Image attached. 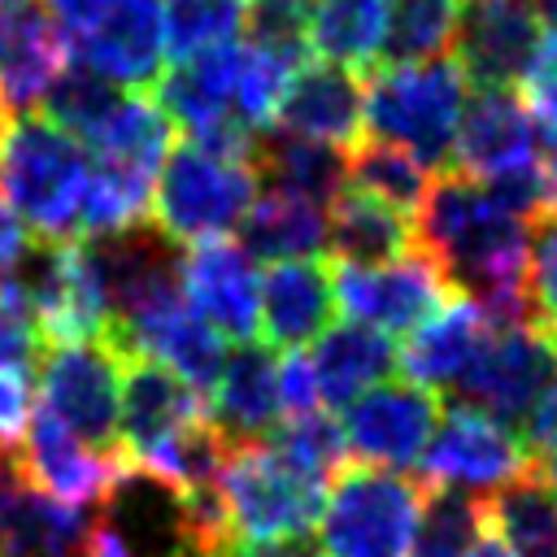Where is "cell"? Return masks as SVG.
I'll use <instances>...</instances> for the list:
<instances>
[{"instance_id": "6da1fadb", "label": "cell", "mask_w": 557, "mask_h": 557, "mask_svg": "<svg viewBox=\"0 0 557 557\" xmlns=\"http://www.w3.org/2000/svg\"><path fill=\"white\" fill-rule=\"evenodd\" d=\"M527 222L483 178L444 170L413 209V248L435 261L453 296L483 305L496 326H513L531 322L522 296Z\"/></svg>"}, {"instance_id": "7a4b0ae2", "label": "cell", "mask_w": 557, "mask_h": 557, "mask_svg": "<svg viewBox=\"0 0 557 557\" xmlns=\"http://www.w3.org/2000/svg\"><path fill=\"white\" fill-rule=\"evenodd\" d=\"M470 83L453 57L374 65L366 78V135L405 148L431 174L453 170L457 122Z\"/></svg>"}, {"instance_id": "3957f363", "label": "cell", "mask_w": 557, "mask_h": 557, "mask_svg": "<svg viewBox=\"0 0 557 557\" xmlns=\"http://www.w3.org/2000/svg\"><path fill=\"white\" fill-rule=\"evenodd\" d=\"M91 152L61 131L48 113L4 117L0 135V191L30 235L65 239L78 222V200L87 187Z\"/></svg>"}, {"instance_id": "277c9868", "label": "cell", "mask_w": 557, "mask_h": 557, "mask_svg": "<svg viewBox=\"0 0 557 557\" xmlns=\"http://www.w3.org/2000/svg\"><path fill=\"white\" fill-rule=\"evenodd\" d=\"M426 483L409 470L339 466L318 513L322 557H409Z\"/></svg>"}, {"instance_id": "5b68a950", "label": "cell", "mask_w": 557, "mask_h": 557, "mask_svg": "<svg viewBox=\"0 0 557 557\" xmlns=\"http://www.w3.org/2000/svg\"><path fill=\"white\" fill-rule=\"evenodd\" d=\"M261 196V174L252 161L218 157L196 139L165 152L157 187H152V226H161L174 244L222 239Z\"/></svg>"}, {"instance_id": "8992f818", "label": "cell", "mask_w": 557, "mask_h": 557, "mask_svg": "<svg viewBox=\"0 0 557 557\" xmlns=\"http://www.w3.org/2000/svg\"><path fill=\"white\" fill-rule=\"evenodd\" d=\"M218 500L231 535H305L322 513L326 483L300 470L274 440H261L226 448V461L218 470Z\"/></svg>"}, {"instance_id": "52a82bcc", "label": "cell", "mask_w": 557, "mask_h": 557, "mask_svg": "<svg viewBox=\"0 0 557 557\" xmlns=\"http://www.w3.org/2000/svg\"><path fill=\"white\" fill-rule=\"evenodd\" d=\"M122 374L126 357L104 339H61L39 366V409L96 453L122 457Z\"/></svg>"}, {"instance_id": "ba28073f", "label": "cell", "mask_w": 557, "mask_h": 557, "mask_svg": "<svg viewBox=\"0 0 557 557\" xmlns=\"http://www.w3.org/2000/svg\"><path fill=\"white\" fill-rule=\"evenodd\" d=\"M527 466H531V453H527L518 426L492 418L479 405L453 400L440 413V426L422 453L418 479L426 487H457L470 496H487Z\"/></svg>"}, {"instance_id": "9c48e42d", "label": "cell", "mask_w": 557, "mask_h": 557, "mask_svg": "<svg viewBox=\"0 0 557 557\" xmlns=\"http://www.w3.org/2000/svg\"><path fill=\"white\" fill-rule=\"evenodd\" d=\"M553 383H557V339L535 322H513V326H492L483 352L453 387V400L479 405L492 418L522 426V418Z\"/></svg>"}, {"instance_id": "30bf717a", "label": "cell", "mask_w": 557, "mask_h": 557, "mask_svg": "<svg viewBox=\"0 0 557 557\" xmlns=\"http://www.w3.org/2000/svg\"><path fill=\"white\" fill-rule=\"evenodd\" d=\"M440 396L413 379H383L344 405V444L357 461L383 470H413L440 426Z\"/></svg>"}, {"instance_id": "8fae6325", "label": "cell", "mask_w": 557, "mask_h": 557, "mask_svg": "<svg viewBox=\"0 0 557 557\" xmlns=\"http://www.w3.org/2000/svg\"><path fill=\"white\" fill-rule=\"evenodd\" d=\"M335 296H339V309L348 313V322H366L396 339V335H409L413 326H422L435 309H444L453 300V287L435 270V261L413 248V252H405L396 261H379V265H339Z\"/></svg>"}, {"instance_id": "7c38bea8", "label": "cell", "mask_w": 557, "mask_h": 557, "mask_svg": "<svg viewBox=\"0 0 557 557\" xmlns=\"http://www.w3.org/2000/svg\"><path fill=\"white\" fill-rule=\"evenodd\" d=\"M544 39L535 0H466L457 26V65L470 87H518Z\"/></svg>"}, {"instance_id": "4fadbf2b", "label": "cell", "mask_w": 557, "mask_h": 557, "mask_svg": "<svg viewBox=\"0 0 557 557\" xmlns=\"http://www.w3.org/2000/svg\"><path fill=\"white\" fill-rule=\"evenodd\" d=\"M96 509H74L35 487L17 448H0V557H83Z\"/></svg>"}, {"instance_id": "5bb4252c", "label": "cell", "mask_w": 557, "mask_h": 557, "mask_svg": "<svg viewBox=\"0 0 557 557\" xmlns=\"http://www.w3.org/2000/svg\"><path fill=\"white\" fill-rule=\"evenodd\" d=\"M540 161V126L522 100L518 87H470L457 144H453V170L474 178H496L509 170H527Z\"/></svg>"}, {"instance_id": "9a60e30c", "label": "cell", "mask_w": 557, "mask_h": 557, "mask_svg": "<svg viewBox=\"0 0 557 557\" xmlns=\"http://www.w3.org/2000/svg\"><path fill=\"white\" fill-rule=\"evenodd\" d=\"M183 300L226 339L244 344L261 326V274L244 244L200 239L183 252L178 265Z\"/></svg>"}, {"instance_id": "2e32d148", "label": "cell", "mask_w": 557, "mask_h": 557, "mask_svg": "<svg viewBox=\"0 0 557 557\" xmlns=\"http://www.w3.org/2000/svg\"><path fill=\"white\" fill-rule=\"evenodd\" d=\"M278 348L274 344H257L244 339L226 352L205 413L213 422V431L226 440V448L235 444H261L278 431L283 422V392H278Z\"/></svg>"}, {"instance_id": "e0dca14e", "label": "cell", "mask_w": 557, "mask_h": 557, "mask_svg": "<svg viewBox=\"0 0 557 557\" xmlns=\"http://www.w3.org/2000/svg\"><path fill=\"white\" fill-rule=\"evenodd\" d=\"M274 122L292 135L352 148L366 135V78L339 61H300L283 87Z\"/></svg>"}, {"instance_id": "ac0fdd59", "label": "cell", "mask_w": 557, "mask_h": 557, "mask_svg": "<svg viewBox=\"0 0 557 557\" xmlns=\"http://www.w3.org/2000/svg\"><path fill=\"white\" fill-rule=\"evenodd\" d=\"M65 65V35L39 0H17L0 13V117L35 113Z\"/></svg>"}, {"instance_id": "d6986e66", "label": "cell", "mask_w": 557, "mask_h": 557, "mask_svg": "<svg viewBox=\"0 0 557 557\" xmlns=\"http://www.w3.org/2000/svg\"><path fill=\"white\" fill-rule=\"evenodd\" d=\"M65 48L78 57V65L144 91L161 78V61H165L161 0H117L91 30L65 39Z\"/></svg>"}, {"instance_id": "ffe728a7", "label": "cell", "mask_w": 557, "mask_h": 557, "mask_svg": "<svg viewBox=\"0 0 557 557\" xmlns=\"http://www.w3.org/2000/svg\"><path fill=\"white\" fill-rule=\"evenodd\" d=\"M17 461H22L26 479L35 487H44L48 496H57L74 509H96L126 457L87 448L61 422H52L44 409H35L17 440Z\"/></svg>"}, {"instance_id": "44dd1931", "label": "cell", "mask_w": 557, "mask_h": 557, "mask_svg": "<svg viewBox=\"0 0 557 557\" xmlns=\"http://www.w3.org/2000/svg\"><path fill=\"white\" fill-rule=\"evenodd\" d=\"M200 418H209V413H205V396L191 383H183L161 361L126 357L122 418H117V435H122V457L126 461H139L144 453H152L157 444H165L170 435L187 431Z\"/></svg>"}, {"instance_id": "7402d4cb", "label": "cell", "mask_w": 557, "mask_h": 557, "mask_svg": "<svg viewBox=\"0 0 557 557\" xmlns=\"http://www.w3.org/2000/svg\"><path fill=\"white\" fill-rule=\"evenodd\" d=\"M335 274L318 257L278 261L261 278V331L274 348H305L335 322Z\"/></svg>"}, {"instance_id": "603a6c76", "label": "cell", "mask_w": 557, "mask_h": 557, "mask_svg": "<svg viewBox=\"0 0 557 557\" xmlns=\"http://www.w3.org/2000/svg\"><path fill=\"white\" fill-rule=\"evenodd\" d=\"M492 318L483 305L466 300V296H453L444 309H435L422 326H413L405 335V348H400V370L405 379L431 387V392H453L466 370L474 366V357L483 352L487 335H492Z\"/></svg>"}, {"instance_id": "cb8c5ba5", "label": "cell", "mask_w": 557, "mask_h": 557, "mask_svg": "<svg viewBox=\"0 0 557 557\" xmlns=\"http://www.w3.org/2000/svg\"><path fill=\"white\" fill-rule=\"evenodd\" d=\"M305 357H309V370H313L322 409L352 405L366 387L392 379V370L400 366L396 339L383 335V331H374V326H366V322L326 326Z\"/></svg>"}, {"instance_id": "d4e9b609", "label": "cell", "mask_w": 557, "mask_h": 557, "mask_svg": "<svg viewBox=\"0 0 557 557\" xmlns=\"http://www.w3.org/2000/svg\"><path fill=\"white\" fill-rule=\"evenodd\" d=\"M326 248L339 265H379L413 252V218L379 196L348 187L326 209Z\"/></svg>"}, {"instance_id": "484cf974", "label": "cell", "mask_w": 557, "mask_h": 557, "mask_svg": "<svg viewBox=\"0 0 557 557\" xmlns=\"http://www.w3.org/2000/svg\"><path fill=\"white\" fill-rule=\"evenodd\" d=\"M252 165L261 174V187L313 200L322 209H331L348 191V152H339L335 144H322V139L292 135V131L265 135L257 144Z\"/></svg>"}, {"instance_id": "4316f807", "label": "cell", "mask_w": 557, "mask_h": 557, "mask_svg": "<svg viewBox=\"0 0 557 557\" xmlns=\"http://www.w3.org/2000/svg\"><path fill=\"white\" fill-rule=\"evenodd\" d=\"M239 244L248 257L257 261H300V257H318L326 248V209L274 187H261V196L248 205L244 222L235 226Z\"/></svg>"}, {"instance_id": "83f0119b", "label": "cell", "mask_w": 557, "mask_h": 557, "mask_svg": "<svg viewBox=\"0 0 557 557\" xmlns=\"http://www.w3.org/2000/svg\"><path fill=\"white\" fill-rule=\"evenodd\" d=\"M483 518L513 557H557V487L535 461L483 496Z\"/></svg>"}, {"instance_id": "f1b7e54d", "label": "cell", "mask_w": 557, "mask_h": 557, "mask_svg": "<svg viewBox=\"0 0 557 557\" xmlns=\"http://www.w3.org/2000/svg\"><path fill=\"white\" fill-rule=\"evenodd\" d=\"M392 0H313L309 48L348 70H366L379 61Z\"/></svg>"}, {"instance_id": "f546056e", "label": "cell", "mask_w": 557, "mask_h": 557, "mask_svg": "<svg viewBox=\"0 0 557 557\" xmlns=\"http://www.w3.org/2000/svg\"><path fill=\"white\" fill-rule=\"evenodd\" d=\"M466 0H392L379 65H409L444 57L457 39Z\"/></svg>"}, {"instance_id": "4dcf8cb0", "label": "cell", "mask_w": 557, "mask_h": 557, "mask_svg": "<svg viewBox=\"0 0 557 557\" xmlns=\"http://www.w3.org/2000/svg\"><path fill=\"white\" fill-rule=\"evenodd\" d=\"M348 187H357L366 196H379V200L413 213L422 205L426 187H431V170L418 157H409L405 148L361 135L348 148Z\"/></svg>"}, {"instance_id": "1f68e13d", "label": "cell", "mask_w": 557, "mask_h": 557, "mask_svg": "<svg viewBox=\"0 0 557 557\" xmlns=\"http://www.w3.org/2000/svg\"><path fill=\"white\" fill-rule=\"evenodd\" d=\"M483 527V496L457 487H426L409 557H470L479 548Z\"/></svg>"}, {"instance_id": "d6a6232c", "label": "cell", "mask_w": 557, "mask_h": 557, "mask_svg": "<svg viewBox=\"0 0 557 557\" xmlns=\"http://www.w3.org/2000/svg\"><path fill=\"white\" fill-rule=\"evenodd\" d=\"M126 91H135V87H122V83H113V78H104V74H96L87 65H65L39 109L87 148L91 135L109 122V113L122 104Z\"/></svg>"}, {"instance_id": "836d02e7", "label": "cell", "mask_w": 557, "mask_h": 557, "mask_svg": "<svg viewBox=\"0 0 557 557\" xmlns=\"http://www.w3.org/2000/svg\"><path fill=\"white\" fill-rule=\"evenodd\" d=\"M165 57L187 61L244 35V0H161Z\"/></svg>"}, {"instance_id": "e575fe53", "label": "cell", "mask_w": 557, "mask_h": 557, "mask_svg": "<svg viewBox=\"0 0 557 557\" xmlns=\"http://www.w3.org/2000/svg\"><path fill=\"white\" fill-rule=\"evenodd\" d=\"M300 470L318 474L322 483L335 479V470L344 466L348 457V444H344V426L331 418V413H300V418H283L278 431L270 435Z\"/></svg>"}, {"instance_id": "d590c367", "label": "cell", "mask_w": 557, "mask_h": 557, "mask_svg": "<svg viewBox=\"0 0 557 557\" xmlns=\"http://www.w3.org/2000/svg\"><path fill=\"white\" fill-rule=\"evenodd\" d=\"M309 22H313V0H252V9H244L248 44L292 65H300L309 52Z\"/></svg>"}, {"instance_id": "8d00e7d4", "label": "cell", "mask_w": 557, "mask_h": 557, "mask_svg": "<svg viewBox=\"0 0 557 557\" xmlns=\"http://www.w3.org/2000/svg\"><path fill=\"white\" fill-rule=\"evenodd\" d=\"M522 296H527L531 322L557 339V209L535 213V226L527 235Z\"/></svg>"}, {"instance_id": "74e56055", "label": "cell", "mask_w": 557, "mask_h": 557, "mask_svg": "<svg viewBox=\"0 0 557 557\" xmlns=\"http://www.w3.org/2000/svg\"><path fill=\"white\" fill-rule=\"evenodd\" d=\"M522 100L540 126V135H557V39L544 35L527 74H522Z\"/></svg>"}, {"instance_id": "f35d334b", "label": "cell", "mask_w": 557, "mask_h": 557, "mask_svg": "<svg viewBox=\"0 0 557 557\" xmlns=\"http://www.w3.org/2000/svg\"><path fill=\"white\" fill-rule=\"evenodd\" d=\"M205 557H322L318 540L309 535H274V540H244V535H231L222 540L213 553Z\"/></svg>"}, {"instance_id": "ab89813d", "label": "cell", "mask_w": 557, "mask_h": 557, "mask_svg": "<svg viewBox=\"0 0 557 557\" xmlns=\"http://www.w3.org/2000/svg\"><path fill=\"white\" fill-rule=\"evenodd\" d=\"M30 422V396H26V379L4 374L0 370V448H17L22 431Z\"/></svg>"}, {"instance_id": "60d3db41", "label": "cell", "mask_w": 557, "mask_h": 557, "mask_svg": "<svg viewBox=\"0 0 557 557\" xmlns=\"http://www.w3.org/2000/svg\"><path fill=\"white\" fill-rule=\"evenodd\" d=\"M44 9H48V17L57 22V30L65 35V39H78L83 30H91L117 0H39Z\"/></svg>"}, {"instance_id": "b9f144b4", "label": "cell", "mask_w": 557, "mask_h": 557, "mask_svg": "<svg viewBox=\"0 0 557 557\" xmlns=\"http://www.w3.org/2000/svg\"><path fill=\"white\" fill-rule=\"evenodd\" d=\"M30 239H35L30 226H26V222L13 213V205L0 196V274L17 265V257L30 248Z\"/></svg>"}, {"instance_id": "7bdbcfd3", "label": "cell", "mask_w": 557, "mask_h": 557, "mask_svg": "<svg viewBox=\"0 0 557 557\" xmlns=\"http://www.w3.org/2000/svg\"><path fill=\"white\" fill-rule=\"evenodd\" d=\"M540 178L548 191V209H557V135H540Z\"/></svg>"}, {"instance_id": "ee69618b", "label": "cell", "mask_w": 557, "mask_h": 557, "mask_svg": "<svg viewBox=\"0 0 557 557\" xmlns=\"http://www.w3.org/2000/svg\"><path fill=\"white\" fill-rule=\"evenodd\" d=\"M470 557H513V548L500 544V540H479V548H474Z\"/></svg>"}, {"instance_id": "f6af8a7d", "label": "cell", "mask_w": 557, "mask_h": 557, "mask_svg": "<svg viewBox=\"0 0 557 557\" xmlns=\"http://www.w3.org/2000/svg\"><path fill=\"white\" fill-rule=\"evenodd\" d=\"M535 466H540V470H544V479H548V483L557 487V448H548V453H540V457H535Z\"/></svg>"}, {"instance_id": "bcb514c9", "label": "cell", "mask_w": 557, "mask_h": 557, "mask_svg": "<svg viewBox=\"0 0 557 557\" xmlns=\"http://www.w3.org/2000/svg\"><path fill=\"white\" fill-rule=\"evenodd\" d=\"M9 4H17V0H0V13H4V9H9Z\"/></svg>"}, {"instance_id": "7dc6e473", "label": "cell", "mask_w": 557, "mask_h": 557, "mask_svg": "<svg viewBox=\"0 0 557 557\" xmlns=\"http://www.w3.org/2000/svg\"><path fill=\"white\" fill-rule=\"evenodd\" d=\"M0 135H4V117H0Z\"/></svg>"}]
</instances>
